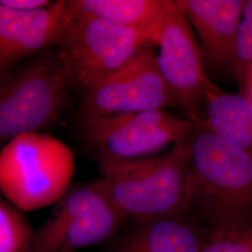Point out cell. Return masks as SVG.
<instances>
[{
	"label": "cell",
	"instance_id": "30bf717a",
	"mask_svg": "<svg viewBox=\"0 0 252 252\" xmlns=\"http://www.w3.org/2000/svg\"><path fill=\"white\" fill-rule=\"evenodd\" d=\"M74 18L68 0L52 2L32 11L0 6V75L47 49L59 46Z\"/></svg>",
	"mask_w": 252,
	"mask_h": 252
},
{
	"label": "cell",
	"instance_id": "6da1fadb",
	"mask_svg": "<svg viewBox=\"0 0 252 252\" xmlns=\"http://www.w3.org/2000/svg\"><path fill=\"white\" fill-rule=\"evenodd\" d=\"M189 145V216L212 232L252 228V155L200 120Z\"/></svg>",
	"mask_w": 252,
	"mask_h": 252
},
{
	"label": "cell",
	"instance_id": "52a82bcc",
	"mask_svg": "<svg viewBox=\"0 0 252 252\" xmlns=\"http://www.w3.org/2000/svg\"><path fill=\"white\" fill-rule=\"evenodd\" d=\"M82 133L96 155L135 159L189 137L195 123L165 110L82 118Z\"/></svg>",
	"mask_w": 252,
	"mask_h": 252
},
{
	"label": "cell",
	"instance_id": "2e32d148",
	"mask_svg": "<svg viewBox=\"0 0 252 252\" xmlns=\"http://www.w3.org/2000/svg\"><path fill=\"white\" fill-rule=\"evenodd\" d=\"M233 68L240 93L247 95L252 73V0H245L235 41Z\"/></svg>",
	"mask_w": 252,
	"mask_h": 252
},
{
	"label": "cell",
	"instance_id": "d6986e66",
	"mask_svg": "<svg viewBox=\"0 0 252 252\" xmlns=\"http://www.w3.org/2000/svg\"><path fill=\"white\" fill-rule=\"evenodd\" d=\"M247 96H249L252 101V73L251 78H250V81H249V87H248V94Z\"/></svg>",
	"mask_w": 252,
	"mask_h": 252
},
{
	"label": "cell",
	"instance_id": "9a60e30c",
	"mask_svg": "<svg viewBox=\"0 0 252 252\" xmlns=\"http://www.w3.org/2000/svg\"><path fill=\"white\" fill-rule=\"evenodd\" d=\"M34 230L20 210L0 196V252H25Z\"/></svg>",
	"mask_w": 252,
	"mask_h": 252
},
{
	"label": "cell",
	"instance_id": "8992f818",
	"mask_svg": "<svg viewBox=\"0 0 252 252\" xmlns=\"http://www.w3.org/2000/svg\"><path fill=\"white\" fill-rule=\"evenodd\" d=\"M25 252H75L102 243L126 220L95 181L68 189Z\"/></svg>",
	"mask_w": 252,
	"mask_h": 252
},
{
	"label": "cell",
	"instance_id": "4fadbf2b",
	"mask_svg": "<svg viewBox=\"0 0 252 252\" xmlns=\"http://www.w3.org/2000/svg\"><path fill=\"white\" fill-rule=\"evenodd\" d=\"M75 15L101 19L133 29L158 46L167 0H68Z\"/></svg>",
	"mask_w": 252,
	"mask_h": 252
},
{
	"label": "cell",
	"instance_id": "ba28073f",
	"mask_svg": "<svg viewBox=\"0 0 252 252\" xmlns=\"http://www.w3.org/2000/svg\"><path fill=\"white\" fill-rule=\"evenodd\" d=\"M153 47L144 48L122 68L83 94L82 118L178 107L158 69Z\"/></svg>",
	"mask_w": 252,
	"mask_h": 252
},
{
	"label": "cell",
	"instance_id": "7a4b0ae2",
	"mask_svg": "<svg viewBox=\"0 0 252 252\" xmlns=\"http://www.w3.org/2000/svg\"><path fill=\"white\" fill-rule=\"evenodd\" d=\"M189 137L161 158L96 155L101 178L94 181L125 219L189 216Z\"/></svg>",
	"mask_w": 252,
	"mask_h": 252
},
{
	"label": "cell",
	"instance_id": "3957f363",
	"mask_svg": "<svg viewBox=\"0 0 252 252\" xmlns=\"http://www.w3.org/2000/svg\"><path fill=\"white\" fill-rule=\"evenodd\" d=\"M71 84L60 48L53 47L0 75V145L57 126Z\"/></svg>",
	"mask_w": 252,
	"mask_h": 252
},
{
	"label": "cell",
	"instance_id": "9c48e42d",
	"mask_svg": "<svg viewBox=\"0 0 252 252\" xmlns=\"http://www.w3.org/2000/svg\"><path fill=\"white\" fill-rule=\"evenodd\" d=\"M156 63L188 119L196 123L206 93L214 83L207 77L204 57L192 27L174 0H167L162 36L157 46Z\"/></svg>",
	"mask_w": 252,
	"mask_h": 252
},
{
	"label": "cell",
	"instance_id": "8fae6325",
	"mask_svg": "<svg viewBox=\"0 0 252 252\" xmlns=\"http://www.w3.org/2000/svg\"><path fill=\"white\" fill-rule=\"evenodd\" d=\"M200 40L204 60L215 67L233 66L245 0H174Z\"/></svg>",
	"mask_w": 252,
	"mask_h": 252
},
{
	"label": "cell",
	"instance_id": "ac0fdd59",
	"mask_svg": "<svg viewBox=\"0 0 252 252\" xmlns=\"http://www.w3.org/2000/svg\"><path fill=\"white\" fill-rule=\"evenodd\" d=\"M49 0H0V6L18 11H32L49 6Z\"/></svg>",
	"mask_w": 252,
	"mask_h": 252
},
{
	"label": "cell",
	"instance_id": "e0dca14e",
	"mask_svg": "<svg viewBox=\"0 0 252 252\" xmlns=\"http://www.w3.org/2000/svg\"><path fill=\"white\" fill-rule=\"evenodd\" d=\"M201 252H252V228L213 232L210 240Z\"/></svg>",
	"mask_w": 252,
	"mask_h": 252
},
{
	"label": "cell",
	"instance_id": "5bb4252c",
	"mask_svg": "<svg viewBox=\"0 0 252 252\" xmlns=\"http://www.w3.org/2000/svg\"><path fill=\"white\" fill-rule=\"evenodd\" d=\"M204 123L217 135L252 156V101L214 84L206 93Z\"/></svg>",
	"mask_w": 252,
	"mask_h": 252
},
{
	"label": "cell",
	"instance_id": "5b68a950",
	"mask_svg": "<svg viewBox=\"0 0 252 252\" xmlns=\"http://www.w3.org/2000/svg\"><path fill=\"white\" fill-rule=\"evenodd\" d=\"M150 45L149 39L135 30L75 15L58 47L71 87L85 94Z\"/></svg>",
	"mask_w": 252,
	"mask_h": 252
},
{
	"label": "cell",
	"instance_id": "7c38bea8",
	"mask_svg": "<svg viewBox=\"0 0 252 252\" xmlns=\"http://www.w3.org/2000/svg\"><path fill=\"white\" fill-rule=\"evenodd\" d=\"M212 234L188 215L135 221L112 252H201Z\"/></svg>",
	"mask_w": 252,
	"mask_h": 252
},
{
	"label": "cell",
	"instance_id": "277c9868",
	"mask_svg": "<svg viewBox=\"0 0 252 252\" xmlns=\"http://www.w3.org/2000/svg\"><path fill=\"white\" fill-rule=\"evenodd\" d=\"M75 173L72 150L52 135H18L0 151V192L21 211L56 204L70 188Z\"/></svg>",
	"mask_w": 252,
	"mask_h": 252
}]
</instances>
